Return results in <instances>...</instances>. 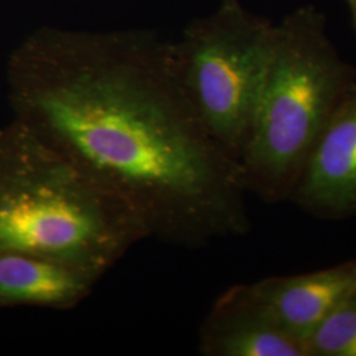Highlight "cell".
Masks as SVG:
<instances>
[{
    "label": "cell",
    "instance_id": "obj_1",
    "mask_svg": "<svg viewBox=\"0 0 356 356\" xmlns=\"http://www.w3.org/2000/svg\"><path fill=\"white\" fill-rule=\"evenodd\" d=\"M7 78L13 120L124 201L149 238L198 248L248 232L242 166L193 110L172 41L45 28Z\"/></svg>",
    "mask_w": 356,
    "mask_h": 356
},
{
    "label": "cell",
    "instance_id": "obj_8",
    "mask_svg": "<svg viewBox=\"0 0 356 356\" xmlns=\"http://www.w3.org/2000/svg\"><path fill=\"white\" fill-rule=\"evenodd\" d=\"M102 276L40 254L0 251V307L69 310L89 297Z\"/></svg>",
    "mask_w": 356,
    "mask_h": 356
},
{
    "label": "cell",
    "instance_id": "obj_3",
    "mask_svg": "<svg viewBox=\"0 0 356 356\" xmlns=\"http://www.w3.org/2000/svg\"><path fill=\"white\" fill-rule=\"evenodd\" d=\"M356 83L325 15L302 6L275 24L254 120L239 164L248 193L267 204L289 202L331 116Z\"/></svg>",
    "mask_w": 356,
    "mask_h": 356
},
{
    "label": "cell",
    "instance_id": "obj_5",
    "mask_svg": "<svg viewBox=\"0 0 356 356\" xmlns=\"http://www.w3.org/2000/svg\"><path fill=\"white\" fill-rule=\"evenodd\" d=\"M309 216H356V83L331 116L289 198Z\"/></svg>",
    "mask_w": 356,
    "mask_h": 356
},
{
    "label": "cell",
    "instance_id": "obj_2",
    "mask_svg": "<svg viewBox=\"0 0 356 356\" xmlns=\"http://www.w3.org/2000/svg\"><path fill=\"white\" fill-rule=\"evenodd\" d=\"M149 238L124 201L17 122L0 128V251L104 276Z\"/></svg>",
    "mask_w": 356,
    "mask_h": 356
},
{
    "label": "cell",
    "instance_id": "obj_7",
    "mask_svg": "<svg viewBox=\"0 0 356 356\" xmlns=\"http://www.w3.org/2000/svg\"><path fill=\"white\" fill-rule=\"evenodd\" d=\"M248 285L284 330L305 348L306 339L319 322L355 291L356 259L316 272L272 276Z\"/></svg>",
    "mask_w": 356,
    "mask_h": 356
},
{
    "label": "cell",
    "instance_id": "obj_9",
    "mask_svg": "<svg viewBox=\"0 0 356 356\" xmlns=\"http://www.w3.org/2000/svg\"><path fill=\"white\" fill-rule=\"evenodd\" d=\"M305 351L306 356H356V289L319 322Z\"/></svg>",
    "mask_w": 356,
    "mask_h": 356
},
{
    "label": "cell",
    "instance_id": "obj_4",
    "mask_svg": "<svg viewBox=\"0 0 356 356\" xmlns=\"http://www.w3.org/2000/svg\"><path fill=\"white\" fill-rule=\"evenodd\" d=\"M275 23L220 0L172 41L179 85L216 144L236 161L248 139Z\"/></svg>",
    "mask_w": 356,
    "mask_h": 356
},
{
    "label": "cell",
    "instance_id": "obj_6",
    "mask_svg": "<svg viewBox=\"0 0 356 356\" xmlns=\"http://www.w3.org/2000/svg\"><path fill=\"white\" fill-rule=\"evenodd\" d=\"M206 356H306L294 339L251 291L248 284L222 293L200 331Z\"/></svg>",
    "mask_w": 356,
    "mask_h": 356
},
{
    "label": "cell",
    "instance_id": "obj_10",
    "mask_svg": "<svg viewBox=\"0 0 356 356\" xmlns=\"http://www.w3.org/2000/svg\"><path fill=\"white\" fill-rule=\"evenodd\" d=\"M351 13V17H353V24L356 31V0H346Z\"/></svg>",
    "mask_w": 356,
    "mask_h": 356
}]
</instances>
